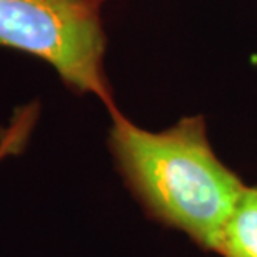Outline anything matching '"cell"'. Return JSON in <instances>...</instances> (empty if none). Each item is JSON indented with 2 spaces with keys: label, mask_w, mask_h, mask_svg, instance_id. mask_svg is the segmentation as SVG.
Segmentation results:
<instances>
[{
  "label": "cell",
  "mask_w": 257,
  "mask_h": 257,
  "mask_svg": "<svg viewBox=\"0 0 257 257\" xmlns=\"http://www.w3.org/2000/svg\"><path fill=\"white\" fill-rule=\"evenodd\" d=\"M109 115L110 156L144 212L214 252L245 182L214 152L205 117L186 115L164 131H147L120 109Z\"/></svg>",
  "instance_id": "1"
},
{
  "label": "cell",
  "mask_w": 257,
  "mask_h": 257,
  "mask_svg": "<svg viewBox=\"0 0 257 257\" xmlns=\"http://www.w3.org/2000/svg\"><path fill=\"white\" fill-rule=\"evenodd\" d=\"M105 0H0V47L49 64L79 95H94L107 112L117 107L105 72Z\"/></svg>",
  "instance_id": "2"
},
{
  "label": "cell",
  "mask_w": 257,
  "mask_h": 257,
  "mask_svg": "<svg viewBox=\"0 0 257 257\" xmlns=\"http://www.w3.org/2000/svg\"><path fill=\"white\" fill-rule=\"evenodd\" d=\"M214 252L220 257H257V184H245L220 229Z\"/></svg>",
  "instance_id": "3"
},
{
  "label": "cell",
  "mask_w": 257,
  "mask_h": 257,
  "mask_svg": "<svg viewBox=\"0 0 257 257\" xmlns=\"http://www.w3.org/2000/svg\"><path fill=\"white\" fill-rule=\"evenodd\" d=\"M40 114L39 102L19 107L9 127L0 131V162L9 156H17L27 146Z\"/></svg>",
  "instance_id": "4"
}]
</instances>
